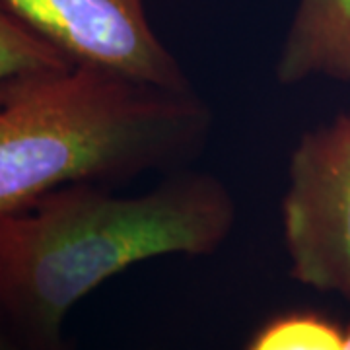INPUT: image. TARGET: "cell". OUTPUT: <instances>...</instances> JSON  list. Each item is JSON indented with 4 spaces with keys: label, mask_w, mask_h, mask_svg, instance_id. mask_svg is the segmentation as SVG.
<instances>
[{
    "label": "cell",
    "mask_w": 350,
    "mask_h": 350,
    "mask_svg": "<svg viewBox=\"0 0 350 350\" xmlns=\"http://www.w3.org/2000/svg\"><path fill=\"white\" fill-rule=\"evenodd\" d=\"M76 63L0 0V107Z\"/></svg>",
    "instance_id": "8992f818"
},
{
    "label": "cell",
    "mask_w": 350,
    "mask_h": 350,
    "mask_svg": "<svg viewBox=\"0 0 350 350\" xmlns=\"http://www.w3.org/2000/svg\"><path fill=\"white\" fill-rule=\"evenodd\" d=\"M280 218L290 276L350 301V111L300 137Z\"/></svg>",
    "instance_id": "3957f363"
},
{
    "label": "cell",
    "mask_w": 350,
    "mask_h": 350,
    "mask_svg": "<svg viewBox=\"0 0 350 350\" xmlns=\"http://www.w3.org/2000/svg\"><path fill=\"white\" fill-rule=\"evenodd\" d=\"M345 327L313 310L278 313L247 340L250 350H342Z\"/></svg>",
    "instance_id": "52a82bcc"
},
{
    "label": "cell",
    "mask_w": 350,
    "mask_h": 350,
    "mask_svg": "<svg viewBox=\"0 0 350 350\" xmlns=\"http://www.w3.org/2000/svg\"><path fill=\"white\" fill-rule=\"evenodd\" d=\"M76 64L131 80L191 90L187 75L148 22L144 0H4Z\"/></svg>",
    "instance_id": "277c9868"
},
{
    "label": "cell",
    "mask_w": 350,
    "mask_h": 350,
    "mask_svg": "<svg viewBox=\"0 0 350 350\" xmlns=\"http://www.w3.org/2000/svg\"><path fill=\"white\" fill-rule=\"evenodd\" d=\"M276 82L350 84V0H298L275 64Z\"/></svg>",
    "instance_id": "5b68a950"
},
{
    "label": "cell",
    "mask_w": 350,
    "mask_h": 350,
    "mask_svg": "<svg viewBox=\"0 0 350 350\" xmlns=\"http://www.w3.org/2000/svg\"><path fill=\"white\" fill-rule=\"evenodd\" d=\"M213 113L199 94L76 64L0 107V218L72 181L121 183L202 148Z\"/></svg>",
    "instance_id": "7a4b0ae2"
},
{
    "label": "cell",
    "mask_w": 350,
    "mask_h": 350,
    "mask_svg": "<svg viewBox=\"0 0 350 350\" xmlns=\"http://www.w3.org/2000/svg\"><path fill=\"white\" fill-rule=\"evenodd\" d=\"M238 206L222 179L177 170L156 187L113 195L72 181L0 218V350L63 349L66 315L115 275L163 255H213Z\"/></svg>",
    "instance_id": "6da1fadb"
},
{
    "label": "cell",
    "mask_w": 350,
    "mask_h": 350,
    "mask_svg": "<svg viewBox=\"0 0 350 350\" xmlns=\"http://www.w3.org/2000/svg\"><path fill=\"white\" fill-rule=\"evenodd\" d=\"M342 350H350V321L345 325V347Z\"/></svg>",
    "instance_id": "ba28073f"
}]
</instances>
